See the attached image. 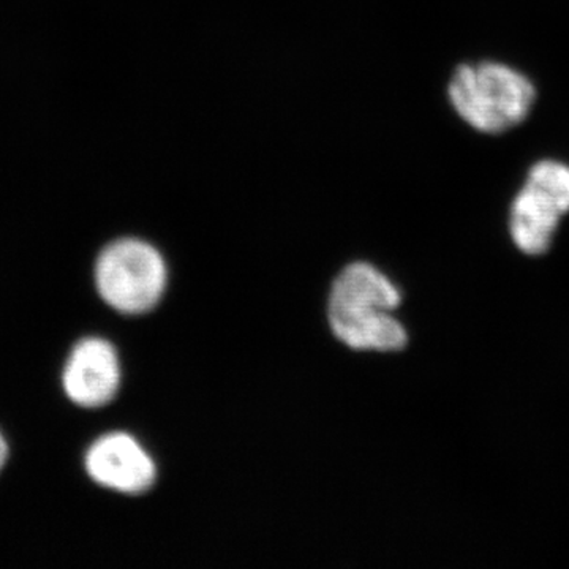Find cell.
<instances>
[{
	"label": "cell",
	"mask_w": 569,
	"mask_h": 569,
	"mask_svg": "<svg viewBox=\"0 0 569 569\" xmlns=\"http://www.w3.org/2000/svg\"><path fill=\"white\" fill-rule=\"evenodd\" d=\"M448 93L460 118L482 133H503L519 126L537 99L529 78L500 62L460 66Z\"/></svg>",
	"instance_id": "6da1fadb"
},
{
	"label": "cell",
	"mask_w": 569,
	"mask_h": 569,
	"mask_svg": "<svg viewBox=\"0 0 569 569\" xmlns=\"http://www.w3.org/2000/svg\"><path fill=\"white\" fill-rule=\"evenodd\" d=\"M100 298L123 316H142L159 305L167 288V266L159 250L140 239H118L96 261Z\"/></svg>",
	"instance_id": "7a4b0ae2"
},
{
	"label": "cell",
	"mask_w": 569,
	"mask_h": 569,
	"mask_svg": "<svg viewBox=\"0 0 569 569\" xmlns=\"http://www.w3.org/2000/svg\"><path fill=\"white\" fill-rule=\"evenodd\" d=\"M568 212V164L557 160L538 162L511 206L512 241L527 254L548 252L560 220Z\"/></svg>",
	"instance_id": "3957f363"
},
{
	"label": "cell",
	"mask_w": 569,
	"mask_h": 569,
	"mask_svg": "<svg viewBox=\"0 0 569 569\" xmlns=\"http://www.w3.org/2000/svg\"><path fill=\"white\" fill-rule=\"evenodd\" d=\"M121 385V365L116 348L100 337L82 339L67 358L62 387L70 402L82 408L108 406Z\"/></svg>",
	"instance_id": "277c9868"
},
{
	"label": "cell",
	"mask_w": 569,
	"mask_h": 569,
	"mask_svg": "<svg viewBox=\"0 0 569 569\" xmlns=\"http://www.w3.org/2000/svg\"><path fill=\"white\" fill-rule=\"evenodd\" d=\"M89 478L102 488L140 496L156 482V463L129 433L114 432L93 441L84 458Z\"/></svg>",
	"instance_id": "5b68a950"
},
{
	"label": "cell",
	"mask_w": 569,
	"mask_h": 569,
	"mask_svg": "<svg viewBox=\"0 0 569 569\" xmlns=\"http://www.w3.org/2000/svg\"><path fill=\"white\" fill-rule=\"evenodd\" d=\"M399 290L388 277L367 263L347 266L332 283L328 309H373L392 310L400 305Z\"/></svg>",
	"instance_id": "8992f818"
},
{
	"label": "cell",
	"mask_w": 569,
	"mask_h": 569,
	"mask_svg": "<svg viewBox=\"0 0 569 569\" xmlns=\"http://www.w3.org/2000/svg\"><path fill=\"white\" fill-rule=\"evenodd\" d=\"M337 339L353 350L400 351L407 347L406 328L391 316L381 312L359 320L331 325Z\"/></svg>",
	"instance_id": "52a82bcc"
},
{
	"label": "cell",
	"mask_w": 569,
	"mask_h": 569,
	"mask_svg": "<svg viewBox=\"0 0 569 569\" xmlns=\"http://www.w3.org/2000/svg\"><path fill=\"white\" fill-rule=\"evenodd\" d=\"M10 449L9 443H7L6 437L0 432V471L6 467L7 460H9Z\"/></svg>",
	"instance_id": "ba28073f"
}]
</instances>
